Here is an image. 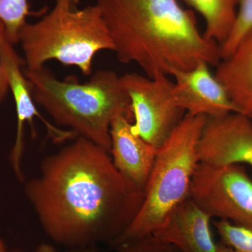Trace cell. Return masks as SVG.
<instances>
[{"label":"cell","mask_w":252,"mask_h":252,"mask_svg":"<svg viewBox=\"0 0 252 252\" xmlns=\"http://www.w3.org/2000/svg\"><path fill=\"white\" fill-rule=\"evenodd\" d=\"M80 0H56L51 11L20 31L24 68L44 67L51 60L92 73L93 60L101 51H114L112 38L97 4L77 9Z\"/></svg>","instance_id":"4"},{"label":"cell","mask_w":252,"mask_h":252,"mask_svg":"<svg viewBox=\"0 0 252 252\" xmlns=\"http://www.w3.org/2000/svg\"><path fill=\"white\" fill-rule=\"evenodd\" d=\"M213 224L221 243L233 252H252V230L229 220H219Z\"/></svg>","instance_id":"16"},{"label":"cell","mask_w":252,"mask_h":252,"mask_svg":"<svg viewBox=\"0 0 252 252\" xmlns=\"http://www.w3.org/2000/svg\"><path fill=\"white\" fill-rule=\"evenodd\" d=\"M252 28V0H238V14L229 37L220 46V59L228 57L242 37Z\"/></svg>","instance_id":"17"},{"label":"cell","mask_w":252,"mask_h":252,"mask_svg":"<svg viewBox=\"0 0 252 252\" xmlns=\"http://www.w3.org/2000/svg\"><path fill=\"white\" fill-rule=\"evenodd\" d=\"M6 38V31L4 25L0 21V103L4 100L9 91L7 79L2 61V46Z\"/></svg>","instance_id":"19"},{"label":"cell","mask_w":252,"mask_h":252,"mask_svg":"<svg viewBox=\"0 0 252 252\" xmlns=\"http://www.w3.org/2000/svg\"><path fill=\"white\" fill-rule=\"evenodd\" d=\"M208 117L186 114L180 125L157 149L144 189L140 211L114 245L152 235L169 214L189 196L200 160L198 144Z\"/></svg>","instance_id":"5"},{"label":"cell","mask_w":252,"mask_h":252,"mask_svg":"<svg viewBox=\"0 0 252 252\" xmlns=\"http://www.w3.org/2000/svg\"><path fill=\"white\" fill-rule=\"evenodd\" d=\"M132 124L124 114H118L114 118L110 127V154L119 173L144 191L157 149L135 134Z\"/></svg>","instance_id":"12"},{"label":"cell","mask_w":252,"mask_h":252,"mask_svg":"<svg viewBox=\"0 0 252 252\" xmlns=\"http://www.w3.org/2000/svg\"><path fill=\"white\" fill-rule=\"evenodd\" d=\"M25 192L46 234L69 249L114 246L144 199L109 152L81 137L46 157Z\"/></svg>","instance_id":"1"},{"label":"cell","mask_w":252,"mask_h":252,"mask_svg":"<svg viewBox=\"0 0 252 252\" xmlns=\"http://www.w3.org/2000/svg\"><path fill=\"white\" fill-rule=\"evenodd\" d=\"M120 78L131 101L132 130L158 149L186 114L176 102L174 81L165 74L149 78L135 72L126 73Z\"/></svg>","instance_id":"7"},{"label":"cell","mask_w":252,"mask_h":252,"mask_svg":"<svg viewBox=\"0 0 252 252\" xmlns=\"http://www.w3.org/2000/svg\"><path fill=\"white\" fill-rule=\"evenodd\" d=\"M203 16V34L222 45L229 37L238 14V0H180Z\"/></svg>","instance_id":"14"},{"label":"cell","mask_w":252,"mask_h":252,"mask_svg":"<svg viewBox=\"0 0 252 252\" xmlns=\"http://www.w3.org/2000/svg\"><path fill=\"white\" fill-rule=\"evenodd\" d=\"M216 68L215 77L224 87L235 112L252 121V28Z\"/></svg>","instance_id":"13"},{"label":"cell","mask_w":252,"mask_h":252,"mask_svg":"<svg viewBox=\"0 0 252 252\" xmlns=\"http://www.w3.org/2000/svg\"><path fill=\"white\" fill-rule=\"evenodd\" d=\"M176 102L186 114L217 118L235 112L229 96L210 65L200 62L193 69L174 76Z\"/></svg>","instance_id":"10"},{"label":"cell","mask_w":252,"mask_h":252,"mask_svg":"<svg viewBox=\"0 0 252 252\" xmlns=\"http://www.w3.org/2000/svg\"><path fill=\"white\" fill-rule=\"evenodd\" d=\"M189 195L212 218L252 230V180L241 165L199 162Z\"/></svg>","instance_id":"6"},{"label":"cell","mask_w":252,"mask_h":252,"mask_svg":"<svg viewBox=\"0 0 252 252\" xmlns=\"http://www.w3.org/2000/svg\"><path fill=\"white\" fill-rule=\"evenodd\" d=\"M35 252H61L56 250L54 246L49 244H41L36 249ZM95 252L94 248H80V249H69L67 252Z\"/></svg>","instance_id":"20"},{"label":"cell","mask_w":252,"mask_h":252,"mask_svg":"<svg viewBox=\"0 0 252 252\" xmlns=\"http://www.w3.org/2000/svg\"><path fill=\"white\" fill-rule=\"evenodd\" d=\"M0 252H7L6 246H5L4 243H3L1 240H0Z\"/></svg>","instance_id":"22"},{"label":"cell","mask_w":252,"mask_h":252,"mask_svg":"<svg viewBox=\"0 0 252 252\" xmlns=\"http://www.w3.org/2000/svg\"><path fill=\"white\" fill-rule=\"evenodd\" d=\"M114 52L123 64L135 63L147 77H174L200 62L216 67L220 46L199 31L195 14L179 0H95Z\"/></svg>","instance_id":"2"},{"label":"cell","mask_w":252,"mask_h":252,"mask_svg":"<svg viewBox=\"0 0 252 252\" xmlns=\"http://www.w3.org/2000/svg\"><path fill=\"white\" fill-rule=\"evenodd\" d=\"M218 252H233L232 251L231 249L228 248V246L222 243L221 242L219 243V250Z\"/></svg>","instance_id":"21"},{"label":"cell","mask_w":252,"mask_h":252,"mask_svg":"<svg viewBox=\"0 0 252 252\" xmlns=\"http://www.w3.org/2000/svg\"><path fill=\"white\" fill-rule=\"evenodd\" d=\"M23 71L34 102L57 126L67 127L109 154L111 124L116 116L124 114L133 123L130 97L114 71H97L86 83L74 76L59 80L45 66Z\"/></svg>","instance_id":"3"},{"label":"cell","mask_w":252,"mask_h":252,"mask_svg":"<svg viewBox=\"0 0 252 252\" xmlns=\"http://www.w3.org/2000/svg\"><path fill=\"white\" fill-rule=\"evenodd\" d=\"M2 61L17 117V130L14 147L10 155V161L15 175L18 180H23L21 160L24 148V127L26 123H29L32 134L34 135L33 121L34 117L39 118L45 126L48 135L56 143H62L64 141L74 139L77 135L72 130L61 129L59 126L51 124L39 114L33 98L29 81L23 70L24 61L15 51L14 44L10 42L7 37L3 44Z\"/></svg>","instance_id":"8"},{"label":"cell","mask_w":252,"mask_h":252,"mask_svg":"<svg viewBox=\"0 0 252 252\" xmlns=\"http://www.w3.org/2000/svg\"><path fill=\"white\" fill-rule=\"evenodd\" d=\"M211 219L189 195L152 235L181 252H218L219 243L210 228Z\"/></svg>","instance_id":"11"},{"label":"cell","mask_w":252,"mask_h":252,"mask_svg":"<svg viewBox=\"0 0 252 252\" xmlns=\"http://www.w3.org/2000/svg\"><path fill=\"white\" fill-rule=\"evenodd\" d=\"M200 162L252 167V121L239 113L208 118L198 144Z\"/></svg>","instance_id":"9"},{"label":"cell","mask_w":252,"mask_h":252,"mask_svg":"<svg viewBox=\"0 0 252 252\" xmlns=\"http://www.w3.org/2000/svg\"><path fill=\"white\" fill-rule=\"evenodd\" d=\"M30 14L28 0H0V21L4 25L6 37L13 44L18 42L20 31Z\"/></svg>","instance_id":"15"},{"label":"cell","mask_w":252,"mask_h":252,"mask_svg":"<svg viewBox=\"0 0 252 252\" xmlns=\"http://www.w3.org/2000/svg\"><path fill=\"white\" fill-rule=\"evenodd\" d=\"M115 248L116 252H181L173 245L159 240L153 235L125 242Z\"/></svg>","instance_id":"18"},{"label":"cell","mask_w":252,"mask_h":252,"mask_svg":"<svg viewBox=\"0 0 252 252\" xmlns=\"http://www.w3.org/2000/svg\"></svg>","instance_id":"23"}]
</instances>
